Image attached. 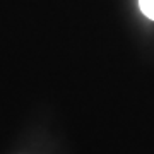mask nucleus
<instances>
[{
	"instance_id": "f257e3e1",
	"label": "nucleus",
	"mask_w": 154,
	"mask_h": 154,
	"mask_svg": "<svg viewBox=\"0 0 154 154\" xmlns=\"http://www.w3.org/2000/svg\"><path fill=\"white\" fill-rule=\"evenodd\" d=\"M139 7L144 16L154 21V0H139Z\"/></svg>"
}]
</instances>
